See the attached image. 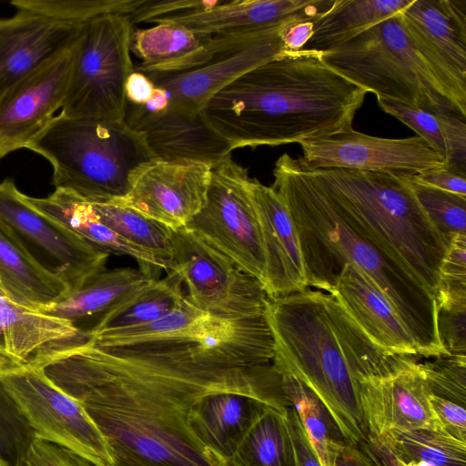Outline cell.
I'll return each mask as SVG.
<instances>
[{"label": "cell", "instance_id": "obj_1", "mask_svg": "<svg viewBox=\"0 0 466 466\" xmlns=\"http://www.w3.org/2000/svg\"><path fill=\"white\" fill-rule=\"evenodd\" d=\"M268 323L239 319L208 335L64 352L40 368L76 400L103 435L113 466H210L189 426L193 407L218 392L289 408Z\"/></svg>", "mask_w": 466, "mask_h": 466}, {"label": "cell", "instance_id": "obj_2", "mask_svg": "<svg viewBox=\"0 0 466 466\" xmlns=\"http://www.w3.org/2000/svg\"><path fill=\"white\" fill-rule=\"evenodd\" d=\"M367 93L325 63L320 51L301 49L235 78L201 114L232 150L299 144L353 127Z\"/></svg>", "mask_w": 466, "mask_h": 466}, {"label": "cell", "instance_id": "obj_3", "mask_svg": "<svg viewBox=\"0 0 466 466\" xmlns=\"http://www.w3.org/2000/svg\"><path fill=\"white\" fill-rule=\"evenodd\" d=\"M273 364L305 383L328 408L346 441L367 439L360 381L387 376L415 361L374 344L336 299L305 290L269 299Z\"/></svg>", "mask_w": 466, "mask_h": 466}, {"label": "cell", "instance_id": "obj_4", "mask_svg": "<svg viewBox=\"0 0 466 466\" xmlns=\"http://www.w3.org/2000/svg\"><path fill=\"white\" fill-rule=\"evenodd\" d=\"M272 187L295 225L308 287L330 293L346 264L365 273L400 314L419 355H448L438 335L435 297L410 271L357 231L335 208L307 168L289 154L273 168Z\"/></svg>", "mask_w": 466, "mask_h": 466}, {"label": "cell", "instance_id": "obj_5", "mask_svg": "<svg viewBox=\"0 0 466 466\" xmlns=\"http://www.w3.org/2000/svg\"><path fill=\"white\" fill-rule=\"evenodd\" d=\"M307 170L357 231L410 271L436 299L440 268L450 242L419 203L410 175Z\"/></svg>", "mask_w": 466, "mask_h": 466}, {"label": "cell", "instance_id": "obj_6", "mask_svg": "<svg viewBox=\"0 0 466 466\" xmlns=\"http://www.w3.org/2000/svg\"><path fill=\"white\" fill-rule=\"evenodd\" d=\"M53 167L52 185L92 204H117L155 161L140 134L124 120L61 114L26 146Z\"/></svg>", "mask_w": 466, "mask_h": 466}, {"label": "cell", "instance_id": "obj_7", "mask_svg": "<svg viewBox=\"0 0 466 466\" xmlns=\"http://www.w3.org/2000/svg\"><path fill=\"white\" fill-rule=\"evenodd\" d=\"M320 54L330 67L376 97L460 114L412 46L400 13Z\"/></svg>", "mask_w": 466, "mask_h": 466}, {"label": "cell", "instance_id": "obj_8", "mask_svg": "<svg viewBox=\"0 0 466 466\" xmlns=\"http://www.w3.org/2000/svg\"><path fill=\"white\" fill-rule=\"evenodd\" d=\"M130 15H108L83 25L74 49L61 115L71 118L124 120L125 86L135 70Z\"/></svg>", "mask_w": 466, "mask_h": 466}, {"label": "cell", "instance_id": "obj_9", "mask_svg": "<svg viewBox=\"0 0 466 466\" xmlns=\"http://www.w3.org/2000/svg\"><path fill=\"white\" fill-rule=\"evenodd\" d=\"M249 179L231 157L211 167L205 204L185 228L263 285L262 236Z\"/></svg>", "mask_w": 466, "mask_h": 466}, {"label": "cell", "instance_id": "obj_10", "mask_svg": "<svg viewBox=\"0 0 466 466\" xmlns=\"http://www.w3.org/2000/svg\"><path fill=\"white\" fill-rule=\"evenodd\" d=\"M172 262L186 297L200 310L222 319L267 314L262 283L185 227L173 229Z\"/></svg>", "mask_w": 466, "mask_h": 466}, {"label": "cell", "instance_id": "obj_11", "mask_svg": "<svg viewBox=\"0 0 466 466\" xmlns=\"http://www.w3.org/2000/svg\"><path fill=\"white\" fill-rule=\"evenodd\" d=\"M0 224L42 269L69 292L105 268L108 254L30 205L11 179L0 182Z\"/></svg>", "mask_w": 466, "mask_h": 466}, {"label": "cell", "instance_id": "obj_12", "mask_svg": "<svg viewBox=\"0 0 466 466\" xmlns=\"http://www.w3.org/2000/svg\"><path fill=\"white\" fill-rule=\"evenodd\" d=\"M0 379L36 438L70 450L96 466H113L106 442L83 406L40 368L24 367Z\"/></svg>", "mask_w": 466, "mask_h": 466}, {"label": "cell", "instance_id": "obj_13", "mask_svg": "<svg viewBox=\"0 0 466 466\" xmlns=\"http://www.w3.org/2000/svg\"><path fill=\"white\" fill-rule=\"evenodd\" d=\"M400 15L415 50L466 116V0H412Z\"/></svg>", "mask_w": 466, "mask_h": 466}, {"label": "cell", "instance_id": "obj_14", "mask_svg": "<svg viewBox=\"0 0 466 466\" xmlns=\"http://www.w3.org/2000/svg\"><path fill=\"white\" fill-rule=\"evenodd\" d=\"M299 163L308 169H349L413 175L447 166L445 158L423 138H384L353 127L299 143Z\"/></svg>", "mask_w": 466, "mask_h": 466}, {"label": "cell", "instance_id": "obj_15", "mask_svg": "<svg viewBox=\"0 0 466 466\" xmlns=\"http://www.w3.org/2000/svg\"><path fill=\"white\" fill-rule=\"evenodd\" d=\"M281 27L219 52L188 70L145 74L155 85V93L147 104L140 106L150 112L168 108L201 111L217 92L235 78L283 53L279 36Z\"/></svg>", "mask_w": 466, "mask_h": 466}, {"label": "cell", "instance_id": "obj_16", "mask_svg": "<svg viewBox=\"0 0 466 466\" xmlns=\"http://www.w3.org/2000/svg\"><path fill=\"white\" fill-rule=\"evenodd\" d=\"M76 43L21 79L0 98V158L25 148L61 109Z\"/></svg>", "mask_w": 466, "mask_h": 466}, {"label": "cell", "instance_id": "obj_17", "mask_svg": "<svg viewBox=\"0 0 466 466\" xmlns=\"http://www.w3.org/2000/svg\"><path fill=\"white\" fill-rule=\"evenodd\" d=\"M124 121L140 134L157 161L213 167L233 151L204 119L201 111L168 108L150 112L127 103Z\"/></svg>", "mask_w": 466, "mask_h": 466}, {"label": "cell", "instance_id": "obj_18", "mask_svg": "<svg viewBox=\"0 0 466 466\" xmlns=\"http://www.w3.org/2000/svg\"><path fill=\"white\" fill-rule=\"evenodd\" d=\"M211 167L153 161L136 178L126 198L130 207L172 229L185 227L205 204Z\"/></svg>", "mask_w": 466, "mask_h": 466}, {"label": "cell", "instance_id": "obj_19", "mask_svg": "<svg viewBox=\"0 0 466 466\" xmlns=\"http://www.w3.org/2000/svg\"><path fill=\"white\" fill-rule=\"evenodd\" d=\"M335 0H215L210 5L155 19L175 23L203 35L261 34L299 17H320Z\"/></svg>", "mask_w": 466, "mask_h": 466}, {"label": "cell", "instance_id": "obj_20", "mask_svg": "<svg viewBox=\"0 0 466 466\" xmlns=\"http://www.w3.org/2000/svg\"><path fill=\"white\" fill-rule=\"evenodd\" d=\"M83 25L26 10L0 18V98L47 60L73 46Z\"/></svg>", "mask_w": 466, "mask_h": 466}, {"label": "cell", "instance_id": "obj_21", "mask_svg": "<svg viewBox=\"0 0 466 466\" xmlns=\"http://www.w3.org/2000/svg\"><path fill=\"white\" fill-rule=\"evenodd\" d=\"M264 250L263 287L269 299L308 289L299 236L292 218L275 189L249 179Z\"/></svg>", "mask_w": 466, "mask_h": 466}, {"label": "cell", "instance_id": "obj_22", "mask_svg": "<svg viewBox=\"0 0 466 466\" xmlns=\"http://www.w3.org/2000/svg\"><path fill=\"white\" fill-rule=\"evenodd\" d=\"M360 385L368 436L389 430L438 428L417 360L387 376L365 378Z\"/></svg>", "mask_w": 466, "mask_h": 466}, {"label": "cell", "instance_id": "obj_23", "mask_svg": "<svg viewBox=\"0 0 466 466\" xmlns=\"http://www.w3.org/2000/svg\"><path fill=\"white\" fill-rule=\"evenodd\" d=\"M89 340L68 321L15 302L0 287V349L25 367H40Z\"/></svg>", "mask_w": 466, "mask_h": 466}, {"label": "cell", "instance_id": "obj_24", "mask_svg": "<svg viewBox=\"0 0 466 466\" xmlns=\"http://www.w3.org/2000/svg\"><path fill=\"white\" fill-rule=\"evenodd\" d=\"M329 294L378 347L391 354L419 355L414 339L398 311L358 268L346 264Z\"/></svg>", "mask_w": 466, "mask_h": 466}, {"label": "cell", "instance_id": "obj_25", "mask_svg": "<svg viewBox=\"0 0 466 466\" xmlns=\"http://www.w3.org/2000/svg\"><path fill=\"white\" fill-rule=\"evenodd\" d=\"M269 32V31H268ZM267 32L248 35L210 36L197 34L175 23H159L134 31L131 50L143 74H174L206 63L215 55Z\"/></svg>", "mask_w": 466, "mask_h": 466}, {"label": "cell", "instance_id": "obj_26", "mask_svg": "<svg viewBox=\"0 0 466 466\" xmlns=\"http://www.w3.org/2000/svg\"><path fill=\"white\" fill-rule=\"evenodd\" d=\"M154 280L132 268H104L40 312L65 319L91 338L108 313Z\"/></svg>", "mask_w": 466, "mask_h": 466}, {"label": "cell", "instance_id": "obj_27", "mask_svg": "<svg viewBox=\"0 0 466 466\" xmlns=\"http://www.w3.org/2000/svg\"><path fill=\"white\" fill-rule=\"evenodd\" d=\"M26 201L38 211L76 233L96 249L106 254L126 255L137 260L139 270L152 279H158L168 267L151 254L122 238L101 222L92 205L66 190L55 188L46 198L25 195Z\"/></svg>", "mask_w": 466, "mask_h": 466}, {"label": "cell", "instance_id": "obj_28", "mask_svg": "<svg viewBox=\"0 0 466 466\" xmlns=\"http://www.w3.org/2000/svg\"><path fill=\"white\" fill-rule=\"evenodd\" d=\"M265 406L234 392L213 393L193 407L189 426L204 449L228 459L253 418Z\"/></svg>", "mask_w": 466, "mask_h": 466}, {"label": "cell", "instance_id": "obj_29", "mask_svg": "<svg viewBox=\"0 0 466 466\" xmlns=\"http://www.w3.org/2000/svg\"><path fill=\"white\" fill-rule=\"evenodd\" d=\"M0 287L15 302L37 311L69 292L63 281L36 265L1 224Z\"/></svg>", "mask_w": 466, "mask_h": 466}, {"label": "cell", "instance_id": "obj_30", "mask_svg": "<svg viewBox=\"0 0 466 466\" xmlns=\"http://www.w3.org/2000/svg\"><path fill=\"white\" fill-rule=\"evenodd\" d=\"M380 107L411 128L436 152L447 167L466 174V116L454 111H430L377 97Z\"/></svg>", "mask_w": 466, "mask_h": 466}, {"label": "cell", "instance_id": "obj_31", "mask_svg": "<svg viewBox=\"0 0 466 466\" xmlns=\"http://www.w3.org/2000/svg\"><path fill=\"white\" fill-rule=\"evenodd\" d=\"M412 0H335L316 22L304 49L326 51L402 11Z\"/></svg>", "mask_w": 466, "mask_h": 466}, {"label": "cell", "instance_id": "obj_32", "mask_svg": "<svg viewBox=\"0 0 466 466\" xmlns=\"http://www.w3.org/2000/svg\"><path fill=\"white\" fill-rule=\"evenodd\" d=\"M286 410L261 409L227 460L235 466H295Z\"/></svg>", "mask_w": 466, "mask_h": 466}, {"label": "cell", "instance_id": "obj_33", "mask_svg": "<svg viewBox=\"0 0 466 466\" xmlns=\"http://www.w3.org/2000/svg\"><path fill=\"white\" fill-rule=\"evenodd\" d=\"M280 374L285 396L297 412L321 465L333 466L338 453L348 443L334 418L305 383L291 374Z\"/></svg>", "mask_w": 466, "mask_h": 466}, {"label": "cell", "instance_id": "obj_34", "mask_svg": "<svg viewBox=\"0 0 466 466\" xmlns=\"http://www.w3.org/2000/svg\"><path fill=\"white\" fill-rule=\"evenodd\" d=\"M182 288L179 276L167 272L164 279L150 282L108 313L93 334L143 326L161 319L181 302L185 297Z\"/></svg>", "mask_w": 466, "mask_h": 466}, {"label": "cell", "instance_id": "obj_35", "mask_svg": "<svg viewBox=\"0 0 466 466\" xmlns=\"http://www.w3.org/2000/svg\"><path fill=\"white\" fill-rule=\"evenodd\" d=\"M90 204L102 223L173 270L172 228L126 205Z\"/></svg>", "mask_w": 466, "mask_h": 466}, {"label": "cell", "instance_id": "obj_36", "mask_svg": "<svg viewBox=\"0 0 466 466\" xmlns=\"http://www.w3.org/2000/svg\"><path fill=\"white\" fill-rule=\"evenodd\" d=\"M376 438L399 458L422 461L436 466H466V442L438 428L389 430Z\"/></svg>", "mask_w": 466, "mask_h": 466}, {"label": "cell", "instance_id": "obj_37", "mask_svg": "<svg viewBox=\"0 0 466 466\" xmlns=\"http://www.w3.org/2000/svg\"><path fill=\"white\" fill-rule=\"evenodd\" d=\"M147 0H14L16 10H26L70 24H86L108 15H131Z\"/></svg>", "mask_w": 466, "mask_h": 466}, {"label": "cell", "instance_id": "obj_38", "mask_svg": "<svg viewBox=\"0 0 466 466\" xmlns=\"http://www.w3.org/2000/svg\"><path fill=\"white\" fill-rule=\"evenodd\" d=\"M411 176L414 194L436 229L449 242L457 234L466 235V196L421 184Z\"/></svg>", "mask_w": 466, "mask_h": 466}, {"label": "cell", "instance_id": "obj_39", "mask_svg": "<svg viewBox=\"0 0 466 466\" xmlns=\"http://www.w3.org/2000/svg\"><path fill=\"white\" fill-rule=\"evenodd\" d=\"M35 434L0 379V466H25Z\"/></svg>", "mask_w": 466, "mask_h": 466}, {"label": "cell", "instance_id": "obj_40", "mask_svg": "<svg viewBox=\"0 0 466 466\" xmlns=\"http://www.w3.org/2000/svg\"><path fill=\"white\" fill-rule=\"evenodd\" d=\"M438 309H466V235H455L442 258L437 288Z\"/></svg>", "mask_w": 466, "mask_h": 466}, {"label": "cell", "instance_id": "obj_41", "mask_svg": "<svg viewBox=\"0 0 466 466\" xmlns=\"http://www.w3.org/2000/svg\"><path fill=\"white\" fill-rule=\"evenodd\" d=\"M420 368L429 394L466 406V356H441Z\"/></svg>", "mask_w": 466, "mask_h": 466}, {"label": "cell", "instance_id": "obj_42", "mask_svg": "<svg viewBox=\"0 0 466 466\" xmlns=\"http://www.w3.org/2000/svg\"><path fill=\"white\" fill-rule=\"evenodd\" d=\"M25 466H96L57 444L35 438L27 451Z\"/></svg>", "mask_w": 466, "mask_h": 466}, {"label": "cell", "instance_id": "obj_43", "mask_svg": "<svg viewBox=\"0 0 466 466\" xmlns=\"http://www.w3.org/2000/svg\"><path fill=\"white\" fill-rule=\"evenodd\" d=\"M438 335L448 355L466 356V309H438Z\"/></svg>", "mask_w": 466, "mask_h": 466}, {"label": "cell", "instance_id": "obj_44", "mask_svg": "<svg viewBox=\"0 0 466 466\" xmlns=\"http://www.w3.org/2000/svg\"><path fill=\"white\" fill-rule=\"evenodd\" d=\"M429 401L438 428L466 442V406L429 394Z\"/></svg>", "mask_w": 466, "mask_h": 466}, {"label": "cell", "instance_id": "obj_45", "mask_svg": "<svg viewBox=\"0 0 466 466\" xmlns=\"http://www.w3.org/2000/svg\"><path fill=\"white\" fill-rule=\"evenodd\" d=\"M411 177L421 184L466 196V174L447 166L429 168Z\"/></svg>", "mask_w": 466, "mask_h": 466}, {"label": "cell", "instance_id": "obj_46", "mask_svg": "<svg viewBox=\"0 0 466 466\" xmlns=\"http://www.w3.org/2000/svg\"><path fill=\"white\" fill-rule=\"evenodd\" d=\"M286 418L294 449L295 466H322L293 408L286 410Z\"/></svg>", "mask_w": 466, "mask_h": 466}, {"label": "cell", "instance_id": "obj_47", "mask_svg": "<svg viewBox=\"0 0 466 466\" xmlns=\"http://www.w3.org/2000/svg\"><path fill=\"white\" fill-rule=\"evenodd\" d=\"M319 17H299L283 25L279 33L283 53L304 49Z\"/></svg>", "mask_w": 466, "mask_h": 466}, {"label": "cell", "instance_id": "obj_48", "mask_svg": "<svg viewBox=\"0 0 466 466\" xmlns=\"http://www.w3.org/2000/svg\"><path fill=\"white\" fill-rule=\"evenodd\" d=\"M125 92L128 104L144 106L152 99L155 85L145 74L134 70L126 82Z\"/></svg>", "mask_w": 466, "mask_h": 466}, {"label": "cell", "instance_id": "obj_49", "mask_svg": "<svg viewBox=\"0 0 466 466\" xmlns=\"http://www.w3.org/2000/svg\"><path fill=\"white\" fill-rule=\"evenodd\" d=\"M358 447L370 466H402L391 451L376 437L368 436Z\"/></svg>", "mask_w": 466, "mask_h": 466}, {"label": "cell", "instance_id": "obj_50", "mask_svg": "<svg viewBox=\"0 0 466 466\" xmlns=\"http://www.w3.org/2000/svg\"><path fill=\"white\" fill-rule=\"evenodd\" d=\"M333 466H370L358 446L345 444L338 453Z\"/></svg>", "mask_w": 466, "mask_h": 466}, {"label": "cell", "instance_id": "obj_51", "mask_svg": "<svg viewBox=\"0 0 466 466\" xmlns=\"http://www.w3.org/2000/svg\"><path fill=\"white\" fill-rule=\"evenodd\" d=\"M24 367L21 361L0 349V376L19 370Z\"/></svg>", "mask_w": 466, "mask_h": 466}, {"label": "cell", "instance_id": "obj_52", "mask_svg": "<svg viewBox=\"0 0 466 466\" xmlns=\"http://www.w3.org/2000/svg\"><path fill=\"white\" fill-rule=\"evenodd\" d=\"M204 453L210 466H235L226 458L209 449L205 448Z\"/></svg>", "mask_w": 466, "mask_h": 466}, {"label": "cell", "instance_id": "obj_53", "mask_svg": "<svg viewBox=\"0 0 466 466\" xmlns=\"http://www.w3.org/2000/svg\"><path fill=\"white\" fill-rule=\"evenodd\" d=\"M399 461L401 463L402 466H436L434 464L422 461H414V460H409V459H402L395 456Z\"/></svg>", "mask_w": 466, "mask_h": 466}]
</instances>
